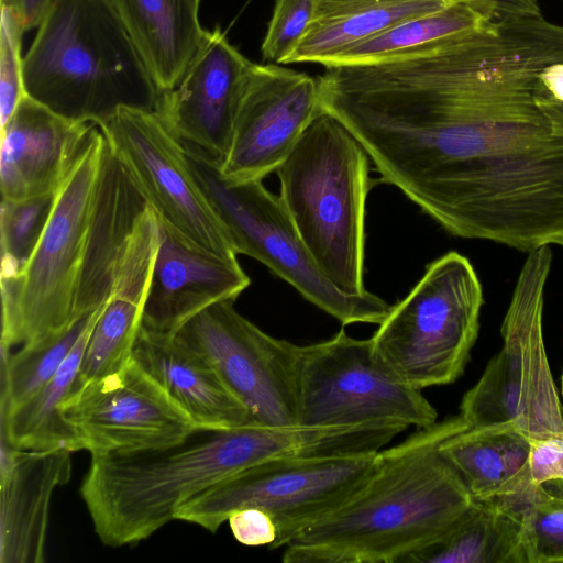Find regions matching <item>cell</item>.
Listing matches in <instances>:
<instances>
[{
	"label": "cell",
	"instance_id": "cell-1",
	"mask_svg": "<svg viewBox=\"0 0 563 563\" xmlns=\"http://www.w3.org/2000/svg\"><path fill=\"white\" fill-rule=\"evenodd\" d=\"M563 62V26L497 13L413 53L325 68L322 109L361 143L380 181L446 232L521 252L563 245V136L537 102Z\"/></svg>",
	"mask_w": 563,
	"mask_h": 563
},
{
	"label": "cell",
	"instance_id": "cell-2",
	"mask_svg": "<svg viewBox=\"0 0 563 563\" xmlns=\"http://www.w3.org/2000/svg\"><path fill=\"white\" fill-rule=\"evenodd\" d=\"M468 428L449 417L378 451L362 483L284 547L285 563H407L445 537L475 503L441 454Z\"/></svg>",
	"mask_w": 563,
	"mask_h": 563
},
{
	"label": "cell",
	"instance_id": "cell-3",
	"mask_svg": "<svg viewBox=\"0 0 563 563\" xmlns=\"http://www.w3.org/2000/svg\"><path fill=\"white\" fill-rule=\"evenodd\" d=\"M318 446L317 431L297 424L198 429L163 449L91 459L79 493L100 541L119 548L147 539L214 485Z\"/></svg>",
	"mask_w": 563,
	"mask_h": 563
},
{
	"label": "cell",
	"instance_id": "cell-4",
	"mask_svg": "<svg viewBox=\"0 0 563 563\" xmlns=\"http://www.w3.org/2000/svg\"><path fill=\"white\" fill-rule=\"evenodd\" d=\"M23 57L29 97L100 125L120 108L156 111L161 91L111 0H53Z\"/></svg>",
	"mask_w": 563,
	"mask_h": 563
},
{
	"label": "cell",
	"instance_id": "cell-5",
	"mask_svg": "<svg viewBox=\"0 0 563 563\" xmlns=\"http://www.w3.org/2000/svg\"><path fill=\"white\" fill-rule=\"evenodd\" d=\"M371 158L354 135L322 110L278 166L279 198L325 278L350 296L364 286L365 213Z\"/></svg>",
	"mask_w": 563,
	"mask_h": 563
},
{
	"label": "cell",
	"instance_id": "cell-6",
	"mask_svg": "<svg viewBox=\"0 0 563 563\" xmlns=\"http://www.w3.org/2000/svg\"><path fill=\"white\" fill-rule=\"evenodd\" d=\"M107 147L95 125L56 192L51 218L30 260L16 275L0 277L1 345L34 346L79 321L75 300Z\"/></svg>",
	"mask_w": 563,
	"mask_h": 563
},
{
	"label": "cell",
	"instance_id": "cell-7",
	"mask_svg": "<svg viewBox=\"0 0 563 563\" xmlns=\"http://www.w3.org/2000/svg\"><path fill=\"white\" fill-rule=\"evenodd\" d=\"M550 245L528 252L504 317L503 345L460 405L468 428L510 423L530 442L563 440V410L543 336Z\"/></svg>",
	"mask_w": 563,
	"mask_h": 563
},
{
	"label": "cell",
	"instance_id": "cell-8",
	"mask_svg": "<svg viewBox=\"0 0 563 563\" xmlns=\"http://www.w3.org/2000/svg\"><path fill=\"white\" fill-rule=\"evenodd\" d=\"M483 287L467 257L449 252L427 266L369 339L377 358L422 390L457 380L479 331Z\"/></svg>",
	"mask_w": 563,
	"mask_h": 563
},
{
	"label": "cell",
	"instance_id": "cell-9",
	"mask_svg": "<svg viewBox=\"0 0 563 563\" xmlns=\"http://www.w3.org/2000/svg\"><path fill=\"white\" fill-rule=\"evenodd\" d=\"M183 153L194 180L230 235L238 255L261 262L343 325L379 324L386 318L391 306L380 297L369 291L346 295L325 278L279 196L268 191L262 180L227 179L219 164L203 153L186 145Z\"/></svg>",
	"mask_w": 563,
	"mask_h": 563
},
{
	"label": "cell",
	"instance_id": "cell-10",
	"mask_svg": "<svg viewBox=\"0 0 563 563\" xmlns=\"http://www.w3.org/2000/svg\"><path fill=\"white\" fill-rule=\"evenodd\" d=\"M437 421V410L422 390L395 376L377 358L369 339H354L341 330L329 340L298 345V426L421 429Z\"/></svg>",
	"mask_w": 563,
	"mask_h": 563
},
{
	"label": "cell",
	"instance_id": "cell-11",
	"mask_svg": "<svg viewBox=\"0 0 563 563\" xmlns=\"http://www.w3.org/2000/svg\"><path fill=\"white\" fill-rule=\"evenodd\" d=\"M376 453L288 457L252 466L184 505L175 520L216 532L229 516L255 507L277 529L272 549L284 548L335 509L367 476Z\"/></svg>",
	"mask_w": 563,
	"mask_h": 563
},
{
	"label": "cell",
	"instance_id": "cell-12",
	"mask_svg": "<svg viewBox=\"0 0 563 563\" xmlns=\"http://www.w3.org/2000/svg\"><path fill=\"white\" fill-rule=\"evenodd\" d=\"M158 244L155 212L108 145L79 275L75 319L90 316L114 298L143 306Z\"/></svg>",
	"mask_w": 563,
	"mask_h": 563
},
{
	"label": "cell",
	"instance_id": "cell-13",
	"mask_svg": "<svg viewBox=\"0 0 563 563\" xmlns=\"http://www.w3.org/2000/svg\"><path fill=\"white\" fill-rule=\"evenodd\" d=\"M98 128L165 227L192 247L238 260L230 235L186 165L183 145L156 111L120 108Z\"/></svg>",
	"mask_w": 563,
	"mask_h": 563
},
{
	"label": "cell",
	"instance_id": "cell-14",
	"mask_svg": "<svg viewBox=\"0 0 563 563\" xmlns=\"http://www.w3.org/2000/svg\"><path fill=\"white\" fill-rule=\"evenodd\" d=\"M59 416L77 451L91 459L163 449L198 430L133 357L112 374L76 384Z\"/></svg>",
	"mask_w": 563,
	"mask_h": 563
},
{
	"label": "cell",
	"instance_id": "cell-15",
	"mask_svg": "<svg viewBox=\"0 0 563 563\" xmlns=\"http://www.w3.org/2000/svg\"><path fill=\"white\" fill-rule=\"evenodd\" d=\"M218 301L174 334L201 355L261 426H295L298 345L276 339Z\"/></svg>",
	"mask_w": 563,
	"mask_h": 563
},
{
	"label": "cell",
	"instance_id": "cell-16",
	"mask_svg": "<svg viewBox=\"0 0 563 563\" xmlns=\"http://www.w3.org/2000/svg\"><path fill=\"white\" fill-rule=\"evenodd\" d=\"M322 110L318 79L278 64L253 63L221 174L233 181L262 180L278 168Z\"/></svg>",
	"mask_w": 563,
	"mask_h": 563
},
{
	"label": "cell",
	"instance_id": "cell-17",
	"mask_svg": "<svg viewBox=\"0 0 563 563\" xmlns=\"http://www.w3.org/2000/svg\"><path fill=\"white\" fill-rule=\"evenodd\" d=\"M252 65L219 27L206 30L180 80L161 93L156 112L183 145L198 150L220 166Z\"/></svg>",
	"mask_w": 563,
	"mask_h": 563
},
{
	"label": "cell",
	"instance_id": "cell-18",
	"mask_svg": "<svg viewBox=\"0 0 563 563\" xmlns=\"http://www.w3.org/2000/svg\"><path fill=\"white\" fill-rule=\"evenodd\" d=\"M93 126L68 120L26 95L1 128L2 199L56 194L84 152Z\"/></svg>",
	"mask_w": 563,
	"mask_h": 563
},
{
	"label": "cell",
	"instance_id": "cell-19",
	"mask_svg": "<svg viewBox=\"0 0 563 563\" xmlns=\"http://www.w3.org/2000/svg\"><path fill=\"white\" fill-rule=\"evenodd\" d=\"M159 244L142 307L141 327L174 335L207 307L234 299L250 277L238 260H227L184 242L159 220Z\"/></svg>",
	"mask_w": 563,
	"mask_h": 563
},
{
	"label": "cell",
	"instance_id": "cell-20",
	"mask_svg": "<svg viewBox=\"0 0 563 563\" xmlns=\"http://www.w3.org/2000/svg\"><path fill=\"white\" fill-rule=\"evenodd\" d=\"M0 562L42 563L52 497L71 476V451L21 450L1 440Z\"/></svg>",
	"mask_w": 563,
	"mask_h": 563
},
{
	"label": "cell",
	"instance_id": "cell-21",
	"mask_svg": "<svg viewBox=\"0 0 563 563\" xmlns=\"http://www.w3.org/2000/svg\"><path fill=\"white\" fill-rule=\"evenodd\" d=\"M132 357L198 429L221 430L256 424L217 371L175 335L141 327Z\"/></svg>",
	"mask_w": 563,
	"mask_h": 563
},
{
	"label": "cell",
	"instance_id": "cell-22",
	"mask_svg": "<svg viewBox=\"0 0 563 563\" xmlns=\"http://www.w3.org/2000/svg\"><path fill=\"white\" fill-rule=\"evenodd\" d=\"M161 93L174 88L206 30L200 0H111Z\"/></svg>",
	"mask_w": 563,
	"mask_h": 563
},
{
	"label": "cell",
	"instance_id": "cell-23",
	"mask_svg": "<svg viewBox=\"0 0 563 563\" xmlns=\"http://www.w3.org/2000/svg\"><path fill=\"white\" fill-rule=\"evenodd\" d=\"M459 0H314L310 25L285 64L325 66L349 47Z\"/></svg>",
	"mask_w": 563,
	"mask_h": 563
},
{
	"label": "cell",
	"instance_id": "cell-24",
	"mask_svg": "<svg viewBox=\"0 0 563 563\" xmlns=\"http://www.w3.org/2000/svg\"><path fill=\"white\" fill-rule=\"evenodd\" d=\"M531 442L514 424L466 428L440 445L475 500L519 494L533 483L529 470Z\"/></svg>",
	"mask_w": 563,
	"mask_h": 563
},
{
	"label": "cell",
	"instance_id": "cell-25",
	"mask_svg": "<svg viewBox=\"0 0 563 563\" xmlns=\"http://www.w3.org/2000/svg\"><path fill=\"white\" fill-rule=\"evenodd\" d=\"M522 519L500 498L475 500L445 537L407 563H529Z\"/></svg>",
	"mask_w": 563,
	"mask_h": 563
},
{
	"label": "cell",
	"instance_id": "cell-26",
	"mask_svg": "<svg viewBox=\"0 0 563 563\" xmlns=\"http://www.w3.org/2000/svg\"><path fill=\"white\" fill-rule=\"evenodd\" d=\"M107 303L95 311L56 374L29 399L1 412V440L21 450L77 451L74 435L60 419L59 407L76 385L90 334Z\"/></svg>",
	"mask_w": 563,
	"mask_h": 563
},
{
	"label": "cell",
	"instance_id": "cell-27",
	"mask_svg": "<svg viewBox=\"0 0 563 563\" xmlns=\"http://www.w3.org/2000/svg\"><path fill=\"white\" fill-rule=\"evenodd\" d=\"M497 12L466 1H455L433 13L405 21L349 47L324 66L376 64L422 49L486 24Z\"/></svg>",
	"mask_w": 563,
	"mask_h": 563
},
{
	"label": "cell",
	"instance_id": "cell-28",
	"mask_svg": "<svg viewBox=\"0 0 563 563\" xmlns=\"http://www.w3.org/2000/svg\"><path fill=\"white\" fill-rule=\"evenodd\" d=\"M93 313L77 321L60 334L34 346L20 347L12 352L1 345L0 413L29 399L56 374L88 327Z\"/></svg>",
	"mask_w": 563,
	"mask_h": 563
},
{
	"label": "cell",
	"instance_id": "cell-29",
	"mask_svg": "<svg viewBox=\"0 0 563 563\" xmlns=\"http://www.w3.org/2000/svg\"><path fill=\"white\" fill-rule=\"evenodd\" d=\"M142 307L122 298L107 303L90 334L76 384L112 374L132 358Z\"/></svg>",
	"mask_w": 563,
	"mask_h": 563
},
{
	"label": "cell",
	"instance_id": "cell-30",
	"mask_svg": "<svg viewBox=\"0 0 563 563\" xmlns=\"http://www.w3.org/2000/svg\"><path fill=\"white\" fill-rule=\"evenodd\" d=\"M56 194L23 200L2 199L0 277L16 275L27 263L51 218Z\"/></svg>",
	"mask_w": 563,
	"mask_h": 563
},
{
	"label": "cell",
	"instance_id": "cell-31",
	"mask_svg": "<svg viewBox=\"0 0 563 563\" xmlns=\"http://www.w3.org/2000/svg\"><path fill=\"white\" fill-rule=\"evenodd\" d=\"M522 514L529 563H563V498L532 484L512 498Z\"/></svg>",
	"mask_w": 563,
	"mask_h": 563
},
{
	"label": "cell",
	"instance_id": "cell-32",
	"mask_svg": "<svg viewBox=\"0 0 563 563\" xmlns=\"http://www.w3.org/2000/svg\"><path fill=\"white\" fill-rule=\"evenodd\" d=\"M0 23V122L1 128L12 117L26 96L23 80L22 22L9 4L1 2Z\"/></svg>",
	"mask_w": 563,
	"mask_h": 563
},
{
	"label": "cell",
	"instance_id": "cell-33",
	"mask_svg": "<svg viewBox=\"0 0 563 563\" xmlns=\"http://www.w3.org/2000/svg\"><path fill=\"white\" fill-rule=\"evenodd\" d=\"M314 0H276L262 43V56L285 64L305 36L313 16Z\"/></svg>",
	"mask_w": 563,
	"mask_h": 563
},
{
	"label": "cell",
	"instance_id": "cell-34",
	"mask_svg": "<svg viewBox=\"0 0 563 563\" xmlns=\"http://www.w3.org/2000/svg\"><path fill=\"white\" fill-rule=\"evenodd\" d=\"M228 522L233 537L246 547H263L269 549L277 538L276 525L272 516L263 509L249 507L232 512Z\"/></svg>",
	"mask_w": 563,
	"mask_h": 563
},
{
	"label": "cell",
	"instance_id": "cell-35",
	"mask_svg": "<svg viewBox=\"0 0 563 563\" xmlns=\"http://www.w3.org/2000/svg\"><path fill=\"white\" fill-rule=\"evenodd\" d=\"M529 470L531 481L536 485L563 478V440L547 439L531 442Z\"/></svg>",
	"mask_w": 563,
	"mask_h": 563
},
{
	"label": "cell",
	"instance_id": "cell-36",
	"mask_svg": "<svg viewBox=\"0 0 563 563\" xmlns=\"http://www.w3.org/2000/svg\"><path fill=\"white\" fill-rule=\"evenodd\" d=\"M13 8L25 31L37 27L53 0H1Z\"/></svg>",
	"mask_w": 563,
	"mask_h": 563
},
{
	"label": "cell",
	"instance_id": "cell-37",
	"mask_svg": "<svg viewBox=\"0 0 563 563\" xmlns=\"http://www.w3.org/2000/svg\"><path fill=\"white\" fill-rule=\"evenodd\" d=\"M492 10L510 14H540L537 0H462Z\"/></svg>",
	"mask_w": 563,
	"mask_h": 563
},
{
	"label": "cell",
	"instance_id": "cell-38",
	"mask_svg": "<svg viewBox=\"0 0 563 563\" xmlns=\"http://www.w3.org/2000/svg\"><path fill=\"white\" fill-rule=\"evenodd\" d=\"M537 102L549 119L553 132L563 136V101L554 99L542 87L537 96Z\"/></svg>",
	"mask_w": 563,
	"mask_h": 563
},
{
	"label": "cell",
	"instance_id": "cell-39",
	"mask_svg": "<svg viewBox=\"0 0 563 563\" xmlns=\"http://www.w3.org/2000/svg\"><path fill=\"white\" fill-rule=\"evenodd\" d=\"M539 78L543 89L550 96L563 101V62L547 66Z\"/></svg>",
	"mask_w": 563,
	"mask_h": 563
},
{
	"label": "cell",
	"instance_id": "cell-40",
	"mask_svg": "<svg viewBox=\"0 0 563 563\" xmlns=\"http://www.w3.org/2000/svg\"><path fill=\"white\" fill-rule=\"evenodd\" d=\"M549 494L563 498V478L549 481L541 485Z\"/></svg>",
	"mask_w": 563,
	"mask_h": 563
},
{
	"label": "cell",
	"instance_id": "cell-41",
	"mask_svg": "<svg viewBox=\"0 0 563 563\" xmlns=\"http://www.w3.org/2000/svg\"><path fill=\"white\" fill-rule=\"evenodd\" d=\"M561 391H562V396H563V373H562V377H561Z\"/></svg>",
	"mask_w": 563,
	"mask_h": 563
},
{
	"label": "cell",
	"instance_id": "cell-42",
	"mask_svg": "<svg viewBox=\"0 0 563 563\" xmlns=\"http://www.w3.org/2000/svg\"><path fill=\"white\" fill-rule=\"evenodd\" d=\"M563 246V245H562Z\"/></svg>",
	"mask_w": 563,
	"mask_h": 563
}]
</instances>
